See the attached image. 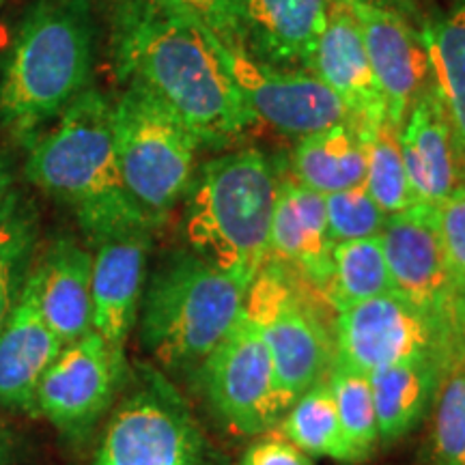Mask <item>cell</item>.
Segmentation results:
<instances>
[{"label": "cell", "instance_id": "28", "mask_svg": "<svg viewBox=\"0 0 465 465\" xmlns=\"http://www.w3.org/2000/svg\"><path fill=\"white\" fill-rule=\"evenodd\" d=\"M366 144L364 190L386 216L405 212L416 205L414 190L407 177L399 130L391 124L360 125Z\"/></svg>", "mask_w": 465, "mask_h": 465}, {"label": "cell", "instance_id": "18", "mask_svg": "<svg viewBox=\"0 0 465 465\" xmlns=\"http://www.w3.org/2000/svg\"><path fill=\"white\" fill-rule=\"evenodd\" d=\"M332 252L323 194L304 188L295 179H284L278 185L272 218L270 259L323 295L332 276Z\"/></svg>", "mask_w": 465, "mask_h": 465}, {"label": "cell", "instance_id": "11", "mask_svg": "<svg viewBox=\"0 0 465 465\" xmlns=\"http://www.w3.org/2000/svg\"><path fill=\"white\" fill-rule=\"evenodd\" d=\"M130 380L124 349L97 332L65 345L39 383L31 414L72 440L84 438L110 411Z\"/></svg>", "mask_w": 465, "mask_h": 465}, {"label": "cell", "instance_id": "21", "mask_svg": "<svg viewBox=\"0 0 465 465\" xmlns=\"http://www.w3.org/2000/svg\"><path fill=\"white\" fill-rule=\"evenodd\" d=\"M63 347L26 278L15 311L0 332V407L31 411L35 392Z\"/></svg>", "mask_w": 465, "mask_h": 465}, {"label": "cell", "instance_id": "13", "mask_svg": "<svg viewBox=\"0 0 465 465\" xmlns=\"http://www.w3.org/2000/svg\"><path fill=\"white\" fill-rule=\"evenodd\" d=\"M380 237L394 293L449 325L465 345L444 263L438 209L416 203L405 212L392 213Z\"/></svg>", "mask_w": 465, "mask_h": 465}, {"label": "cell", "instance_id": "38", "mask_svg": "<svg viewBox=\"0 0 465 465\" xmlns=\"http://www.w3.org/2000/svg\"><path fill=\"white\" fill-rule=\"evenodd\" d=\"M5 3H7V0H0V9H3V7H5Z\"/></svg>", "mask_w": 465, "mask_h": 465}, {"label": "cell", "instance_id": "7", "mask_svg": "<svg viewBox=\"0 0 465 465\" xmlns=\"http://www.w3.org/2000/svg\"><path fill=\"white\" fill-rule=\"evenodd\" d=\"M93 465H223L182 394L149 366L130 373Z\"/></svg>", "mask_w": 465, "mask_h": 465}, {"label": "cell", "instance_id": "8", "mask_svg": "<svg viewBox=\"0 0 465 465\" xmlns=\"http://www.w3.org/2000/svg\"><path fill=\"white\" fill-rule=\"evenodd\" d=\"M243 311L259 325L276 371L278 397L287 411L308 388L328 380L336 360L334 328L298 287V276L270 259L243 298Z\"/></svg>", "mask_w": 465, "mask_h": 465}, {"label": "cell", "instance_id": "2", "mask_svg": "<svg viewBox=\"0 0 465 465\" xmlns=\"http://www.w3.org/2000/svg\"><path fill=\"white\" fill-rule=\"evenodd\" d=\"M25 179L65 205L91 246L155 226L121 179L113 102L95 86L69 104L50 130L26 147Z\"/></svg>", "mask_w": 465, "mask_h": 465}, {"label": "cell", "instance_id": "37", "mask_svg": "<svg viewBox=\"0 0 465 465\" xmlns=\"http://www.w3.org/2000/svg\"><path fill=\"white\" fill-rule=\"evenodd\" d=\"M14 435H11L9 427L0 420V465H5L14 455Z\"/></svg>", "mask_w": 465, "mask_h": 465}, {"label": "cell", "instance_id": "30", "mask_svg": "<svg viewBox=\"0 0 465 465\" xmlns=\"http://www.w3.org/2000/svg\"><path fill=\"white\" fill-rule=\"evenodd\" d=\"M431 411L433 465H465V360L446 375Z\"/></svg>", "mask_w": 465, "mask_h": 465}, {"label": "cell", "instance_id": "4", "mask_svg": "<svg viewBox=\"0 0 465 465\" xmlns=\"http://www.w3.org/2000/svg\"><path fill=\"white\" fill-rule=\"evenodd\" d=\"M278 185L274 166L257 149L218 155L196 168L182 201L190 252L248 289L270 261Z\"/></svg>", "mask_w": 465, "mask_h": 465}, {"label": "cell", "instance_id": "15", "mask_svg": "<svg viewBox=\"0 0 465 465\" xmlns=\"http://www.w3.org/2000/svg\"><path fill=\"white\" fill-rule=\"evenodd\" d=\"M151 232L143 229L102 242L93 254V332L124 351L138 323L147 282Z\"/></svg>", "mask_w": 465, "mask_h": 465}, {"label": "cell", "instance_id": "20", "mask_svg": "<svg viewBox=\"0 0 465 465\" xmlns=\"http://www.w3.org/2000/svg\"><path fill=\"white\" fill-rule=\"evenodd\" d=\"M399 144L418 203L438 207L463 183L455 136L433 86L407 113L399 127Z\"/></svg>", "mask_w": 465, "mask_h": 465}, {"label": "cell", "instance_id": "19", "mask_svg": "<svg viewBox=\"0 0 465 465\" xmlns=\"http://www.w3.org/2000/svg\"><path fill=\"white\" fill-rule=\"evenodd\" d=\"M93 254L72 235H58L35 259L31 278L42 315L63 345L93 330Z\"/></svg>", "mask_w": 465, "mask_h": 465}, {"label": "cell", "instance_id": "26", "mask_svg": "<svg viewBox=\"0 0 465 465\" xmlns=\"http://www.w3.org/2000/svg\"><path fill=\"white\" fill-rule=\"evenodd\" d=\"M278 431L311 457L334 459L341 463L364 461L345 438L328 380L308 388L291 403L278 422Z\"/></svg>", "mask_w": 465, "mask_h": 465}, {"label": "cell", "instance_id": "33", "mask_svg": "<svg viewBox=\"0 0 465 465\" xmlns=\"http://www.w3.org/2000/svg\"><path fill=\"white\" fill-rule=\"evenodd\" d=\"M179 14L192 17L216 35L220 42H237V17H240L242 0H158Z\"/></svg>", "mask_w": 465, "mask_h": 465}, {"label": "cell", "instance_id": "12", "mask_svg": "<svg viewBox=\"0 0 465 465\" xmlns=\"http://www.w3.org/2000/svg\"><path fill=\"white\" fill-rule=\"evenodd\" d=\"M220 54L254 119L287 136L300 141L353 121L339 97L306 69L265 65L235 44L220 42Z\"/></svg>", "mask_w": 465, "mask_h": 465}, {"label": "cell", "instance_id": "36", "mask_svg": "<svg viewBox=\"0 0 465 465\" xmlns=\"http://www.w3.org/2000/svg\"><path fill=\"white\" fill-rule=\"evenodd\" d=\"M15 158L11 151L0 149V207L7 201V196L15 190Z\"/></svg>", "mask_w": 465, "mask_h": 465}, {"label": "cell", "instance_id": "14", "mask_svg": "<svg viewBox=\"0 0 465 465\" xmlns=\"http://www.w3.org/2000/svg\"><path fill=\"white\" fill-rule=\"evenodd\" d=\"M356 15L373 69L377 89L386 106V121L401 127L418 97L431 86L429 58L420 28L392 9L349 5Z\"/></svg>", "mask_w": 465, "mask_h": 465}, {"label": "cell", "instance_id": "3", "mask_svg": "<svg viewBox=\"0 0 465 465\" xmlns=\"http://www.w3.org/2000/svg\"><path fill=\"white\" fill-rule=\"evenodd\" d=\"M97 26L89 0H33L0 54V134L28 147L89 89Z\"/></svg>", "mask_w": 465, "mask_h": 465}, {"label": "cell", "instance_id": "6", "mask_svg": "<svg viewBox=\"0 0 465 465\" xmlns=\"http://www.w3.org/2000/svg\"><path fill=\"white\" fill-rule=\"evenodd\" d=\"M114 149L127 194L153 226L183 201L201 143L141 86L124 84L113 102Z\"/></svg>", "mask_w": 465, "mask_h": 465}, {"label": "cell", "instance_id": "24", "mask_svg": "<svg viewBox=\"0 0 465 465\" xmlns=\"http://www.w3.org/2000/svg\"><path fill=\"white\" fill-rule=\"evenodd\" d=\"M291 173V179L323 196L364 185L366 144L360 125L349 121L300 138Z\"/></svg>", "mask_w": 465, "mask_h": 465}, {"label": "cell", "instance_id": "23", "mask_svg": "<svg viewBox=\"0 0 465 465\" xmlns=\"http://www.w3.org/2000/svg\"><path fill=\"white\" fill-rule=\"evenodd\" d=\"M420 35L431 86L455 136L465 183V0H450L449 7L422 20Z\"/></svg>", "mask_w": 465, "mask_h": 465}, {"label": "cell", "instance_id": "9", "mask_svg": "<svg viewBox=\"0 0 465 465\" xmlns=\"http://www.w3.org/2000/svg\"><path fill=\"white\" fill-rule=\"evenodd\" d=\"M192 377L212 414L232 435L252 438L274 431L284 416L270 349L243 308L231 332Z\"/></svg>", "mask_w": 465, "mask_h": 465}, {"label": "cell", "instance_id": "1", "mask_svg": "<svg viewBox=\"0 0 465 465\" xmlns=\"http://www.w3.org/2000/svg\"><path fill=\"white\" fill-rule=\"evenodd\" d=\"M114 72L171 110L201 147H226L254 116L220 54V39L158 0H119L113 15Z\"/></svg>", "mask_w": 465, "mask_h": 465}, {"label": "cell", "instance_id": "16", "mask_svg": "<svg viewBox=\"0 0 465 465\" xmlns=\"http://www.w3.org/2000/svg\"><path fill=\"white\" fill-rule=\"evenodd\" d=\"M306 72L315 74L339 97L358 125L388 124L362 33L347 3L330 0L328 22Z\"/></svg>", "mask_w": 465, "mask_h": 465}, {"label": "cell", "instance_id": "5", "mask_svg": "<svg viewBox=\"0 0 465 465\" xmlns=\"http://www.w3.org/2000/svg\"><path fill=\"white\" fill-rule=\"evenodd\" d=\"M246 291L190 250L166 254L144 282L143 347L168 373L192 375L240 319Z\"/></svg>", "mask_w": 465, "mask_h": 465}, {"label": "cell", "instance_id": "22", "mask_svg": "<svg viewBox=\"0 0 465 465\" xmlns=\"http://www.w3.org/2000/svg\"><path fill=\"white\" fill-rule=\"evenodd\" d=\"M455 366L441 358H418L371 371L381 446L414 431L433 410L441 383Z\"/></svg>", "mask_w": 465, "mask_h": 465}, {"label": "cell", "instance_id": "17", "mask_svg": "<svg viewBox=\"0 0 465 465\" xmlns=\"http://www.w3.org/2000/svg\"><path fill=\"white\" fill-rule=\"evenodd\" d=\"M330 0H242L235 45L265 65L308 69Z\"/></svg>", "mask_w": 465, "mask_h": 465}, {"label": "cell", "instance_id": "10", "mask_svg": "<svg viewBox=\"0 0 465 465\" xmlns=\"http://www.w3.org/2000/svg\"><path fill=\"white\" fill-rule=\"evenodd\" d=\"M336 358L371 371L418 358L465 360V345L449 325L399 293H383L334 315Z\"/></svg>", "mask_w": 465, "mask_h": 465}, {"label": "cell", "instance_id": "31", "mask_svg": "<svg viewBox=\"0 0 465 465\" xmlns=\"http://www.w3.org/2000/svg\"><path fill=\"white\" fill-rule=\"evenodd\" d=\"M325 220L328 232L334 243L364 240V237L381 235L386 224V213L371 199L364 185L351 190L325 194Z\"/></svg>", "mask_w": 465, "mask_h": 465}, {"label": "cell", "instance_id": "34", "mask_svg": "<svg viewBox=\"0 0 465 465\" xmlns=\"http://www.w3.org/2000/svg\"><path fill=\"white\" fill-rule=\"evenodd\" d=\"M237 465H315V461L298 446L291 444L284 435L263 433L254 444L248 446Z\"/></svg>", "mask_w": 465, "mask_h": 465}, {"label": "cell", "instance_id": "32", "mask_svg": "<svg viewBox=\"0 0 465 465\" xmlns=\"http://www.w3.org/2000/svg\"><path fill=\"white\" fill-rule=\"evenodd\" d=\"M438 226L444 263L455 300L457 323L465 339V183L438 207Z\"/></svg>", "mask_w": 465, "mask_h": 465}, {"label": "cell", "instance_id": "35", "mask_svg": "<svg viewBox=\"0 0 465 465\" xmlns=\"http://www.w3.org/2000/svg\"><path fill=\"white\" fill-rule=\"evenodd\" d=\"M339 3L347 5H371V7H381V9H392L397 14L410 17L411 22H420V11H418L414 0H339ZM422 25V22H420Z\"/></svg>", "mask_w": 465, "mask_h": 465}, {"label": "cell", "instance_id": "25", "mask_svg": "<svg viewBox=\"0 0 465 465\" xmlns=\"http://www.w3.org/2000/svg\"><path fill=\"white\" fill-rule=\"evenodd\" d=\"M39 246V209L14 190L0 207V332L15 311Z\"/></svg>", "mask_w": 465, "mask_h": 465}, {"label": "cell", "instance_id": "29", "mask_svg": "<svg viewBox=\"0 0 465 465\" xmlns=\"http://www.w3.org/2000/svg\"><path fill=\"white\" fill-rule=\"evenodd\" d=\"M328 386L332 391L345 438L366 461L380 446L371 375L358 366L336 358L328 375Z\"/></svg>", "mask_w": 465, "mask_h": 465}, {"label": "cell", "instance_id": "27", "mask_svg": "<svg viewBox=\"0 0 465 465\" xmlns=\"http://www.w3.org/2000/svg\"><path fill=\"white\" fill-rule=\"evenodd\" d=\"M391 291L392 282L380 235L334 243L332 276L323 291L325 304L334 315Z\"/></svg>", "mask_w": 465, "mask_h": 465}]
</instances>
